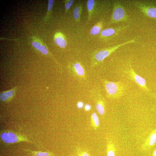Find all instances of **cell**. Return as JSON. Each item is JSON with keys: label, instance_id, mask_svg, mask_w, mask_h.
<instances>
[{"label": "cell", "instance_id": "obj_1", "mask_svg": "<svg viewBox=\"0 0 156 156\" xmlns=\"http://www.w3.org/2000/svg\"><path fill=\"white\" fill-rule=\"evenodd\" d=\"M134 42L135 39L133 38L123 43L104 49L95 52L92 57L91 66L94 67L99 65L102 62L105 58L109 56L120 47Z\"/></svg>", "mask_w": 156, "mask_h": 156}, {"label": "cell", "instance_id": "obj_2", "mask_svg": "<svg viewBox=\"0 0 156 156\" xmlns=\"http://www.w3.org/2000/svg\"><path fill=\"white\" fill-rule=\"evenodd\" d=\"M107 97L116 99L122 96L126 89L125 86L122 82H114L106 80L103 81Z\"/></svg>", "mask_w": 156, "mask_h": 156}, {"label": "cell", "instance_id": "obj_3", "mask_svg": "<svg viewBox=\"0 0 156 156\" xmlns=\"http://www.w3.org/2000/svg\"><path fill=\"white\" fill-rule=\"evenodd\" d=\"M128 18L127 13L120 2L118 1H115L114 3L112 13L109 24L127 22Z\"/></svg>", "mask_w": 156, "mask_h": 156}, {"label": "cell", "instance_id": "obj_4", "mask_svg": "<svg viewBox=\"0 0 156 156\" xmlns=\"http://www.w3.org/2000/svg\"><path fill=\"white\" fill-rule=\"evenodd\" d=\"M0 138L3 142L7 143L20 142L33 143L25 136L11 131H6L1 133Z\"/></svg>", "mask_w": 156, "mask_h": 156}, {"label": "cell", "instance_id": "obj_5", "mask_svg": "<svg viewBox=\"0 0 156 156\" xmlns=\"http://www.w3.org/2000/svg\"><path fill=\"white\" fill-rule=\"evenodd\" d=\"M132 4L146 16L151 18H156V7L138 1H133Z\"/></svg>", "mask_w": 156, "mask_h": 156}, {"label": "cell", "instance_id": "obj_6", "mask_svg": "<svg viewBox=\"0 0 156 156\" xmlns=\"http://www.w3.org/2000/svg\"><path fill=\"white\" fill-rule=\"evenodd\" d=\"M69 69L71 73L75 77L79 79H85V70L80 62H75L71 63L69 65Z\"/></svg>", "mask_w": 156, "mask_h": 156}, {"label": "cell", "instance_id": "obj_7", "mask_svg": "<svg viewBox=\"0 0 156 156\" xmlns=\"http://www.w3.org/2000/svg\"><path fill=\"white\" fill-rule=\"evenodd\" d=\"M127 25L121 26L118 27L108 28L102 30L100 34V37L106 39L113 37L117 36L124 29L127 27Z\"/></svg>", "mask_w": 156, "mask_h": 156}, {"label": "cell", "instance_id": "obj_8", "mask_svg": "<svg viewBox=\"0 0 156 156\" xmlns=\"http://www.w3.org/2000/svg\"><path fill=\"white\" fill-rule=\"evenodd\" d=\"M128 73L131 79L144 91L148 92L149 89L146 85V80L144 78L137 75L130 65Z\"/></svg>", "mask_w": 156, "mask_h": 156}, {"label": "cell", "instance_id": "obj_9", "mask_svg": "<svg viewBox=\"0 0 156 156\" xmlns=\"http://www.w3.org/2000/svg\"><path fill=\"white\" fill-rule=\"evenodd\" d=\"M32 46L42 53L47 55L49 53L48 50L45 44L39 39L35 37L32 38Z\"/></svg>", "mask_w": 156, "mask_h": 156}, {"label": "cell", "instance_id": "obj_10", "mask_svg": "<svg viewBox=\"0 0 156 156\" xmlns=\"http://www.w3.org/2000/svg\"><path fill=\"white\" fill-rule=\"evenodd\" d=\"M55 44L61 48H64L67 46V41L64 35L62 33L57 32L54 36Z\"/></svg>", "mask_w": 156, "mask_h": 156}, {"label": "cell", "instance_id": "obj_11", "mask_svg": "<svg viewBox=\"0 0 156 156\" xmlns=\"http://www.w3.org/2000/svg\"><path fill=\"white\" fill-rule=\"evenodd\" d=\"M156 142V129L153 131L150 134L145 143L143 147L144 150H147L153 147Z\"/></svg>", "mask_w": 156, "mask_h": 156}, {"label": "cell", "instance_id": "obj_12", "mask_svg": "<svg viewBox=\"0 0 156 156\" xmlns=\"http://www.w3.org/2000/svg\"><path fill=\"white\" fill-rule=\"evenodd\" d=\"M82 7L81 5H77L75 7L73 11V16L76 21L79 22L82 11Z\"/></svg>", "mask_w": 156, "mask_h": 156}, {"label": "cell", "instance_id": "obj_13", "mask_svg": "<svg viewBox=\"0 0 156 156\" xmlns=\"http://www.w3.org/2000/svg\"><path fill=\"white\" fill-rule=\"evenodd\" d=\"M103 26L102 21L98 22L91 29L90 33L92 35H96L99 34L102 30Z\"/></svg>", "mask_w": 156, "mask_h": 156}, {"label": "cell", "instance_id": "obj_14", "mask_svg": "<svg viewBox=\"0 0 156 156\" xmlns=\"http://www.w3.org/2000/svg\"><path fill=\"white\" fill-rule=\"evenodd\" d=\"M96 108L98 113L101 115H103L105 112V104L102 100H98L96 105Z\"/></svg>", "mask_w": 156, "mask_h": 156}, {"label": "cell", "instance_id": "obj_15", "mask_svg": "<svg viewBox=\"0 0 156 156\" xmlns=\"http://www.w3.org/2000/svg\"><path fill=\"white\" fill-rule=\"evenodd\" d=\"M14 91L13 90L3 92L0 94V99L2 101H5L10 99L14 95Z\"/></svg>", "mask_w": 156, "mask_h": 156}, {"label": "cell", "instance_id": "obj_16", "mask_svg": "<svg viewBox=\"0 0 156 156\" xmlns=\"http://www.w3.org/2000/svg\"><path fill=\"white\" fill-rule=\"evenodd\" d=\"M91 122L92 126L96 129L99 125V120L98 116L95 112L92 113L91 116Z\"/></svg>", "mask_w": 156, "mask_h": 156}, {"label": "cell", "instance_id": "obj_17", "mask_svg": "<svg viewBox=\"0 0 156 156\" xmlns=\"http://www.w3.org/2000/svg\"><path fill=\"white\" fill-rule=\"evenodd\" d=\"M95 2L94 0H88L87 3V7L88 12V19L90 20L91 18L93 8L95 5Z\"/></svg>", "mask_w": 156, "mask_h": 156}, {"label": "cell", "instance_id": "obj_18", "mask_svg": "<svg viewBox=\"0 0 156 156\" xmlns=\"http://www.w3.org/2000/svg\"><path fill=\"white\" fill-rule=\"evenodd\" d=\"M26 151L30 152L34 155V156H51L53 155V153L47 152L34 151L29 150H26Z\"/></svg>", "mask_w": 156, "mask_h": 156}, {"label": "cell", "instance_id": "obj_19", "mask_svg": "<svg viewBox=\"0 0 156 156\" xmlns=\"http://www.w3.org/2000/svg\"><path fill=\"white\" fill-rule=\"evenodd\" d=\"M115 151L114 145L111 144H108L107 148V156H115Z\"/></svg>", "mask_w": 156, "mask_h": 156}, {"label": "cell", "instance_id": "obj_20", "mask_svg": "<svg viewBox=\"0 0 156 156\" xmlns=\"http://www.w3.org/2000/svg\"><path fill=\"white\" fill-rule=\"evenodd\" d=\"M54 0H48V10L46 16L45 17V20H46L49 17L50 15V13L51 9L53 7Z\"/></svg>", "mask_w": 156, "mask_h": 156}, {"label": "cell", "instance_id": "obj_21", "mask_svg": "<svg viewBox=\"0 0 156 156\" xmlns=\"http://www.w3.org/2000/svg\"><path fill=\"white\" fill-rule=\"evenodd\" d=\"M74 0H68L65 1V7L66 12L68 10L74 3Z\"/></svg>", "mask_w": 156, "mask_h": 156}, {"label": "cell", "instance_id": "obj_22", "mask_svg": "<svg viewBox=\"0 0 156 156\" xmlns=\"http://www.w3.org/2000/svg\"><path fill=\"white\" fill-rule=\"evenodd\" d=\"M76 156H90L89 154L86 151L79 152Z\"/></svg>", "mask_w": 156, "mask_h": 156}, {"label": "cell", "instance_id": "obj_23", "mask_svg": "<svg viewBox=\"0 0 156 156\" xmlns=\"http://www.w3.org/2000/svg\"><path fill=\"white\" fill-rule=\"evenodd\" d=\"M83 105V103L81 102H79L77 104V106L79 108L82 107Z\"/></svg>", "mask_w": 156, "mask_h": 156}, {"label": "cell", "instance_id": "obj_24", "mask_svg": "<svg viewBox=\"0 0 156 156\" xmlns=\"http://www.w3.org/2000/svg\"><path fill=\"white\" fill-rule=\"evenodd\" d=\"M90 108V106L89 105H87L85 106V109L86 110H89Z\"/></svg>", "mask_w": 156, "mask_h": 156}, {"label": "cell", "instance_id": "obj_25", "mask_svg": "<svg viewBox=\"0 0 156 156\" xmlns=\"http://www.w3.org/2000/svg\"><path fill=\"white\" fill-rule=\"evenodd\" d=\"M152 156H156V149L153 151Z\"/></svg>", "mask_w": 156, "mask_h": 156}]
</instances>
